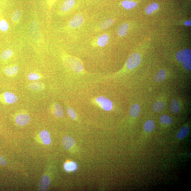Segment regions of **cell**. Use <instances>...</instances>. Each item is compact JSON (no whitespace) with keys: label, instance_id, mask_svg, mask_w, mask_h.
Returning <instances> with one entry per match:
<instances>
[{"label":"cell","instance_id":"6da1fadb","mask_svg":"<svg viewBox=\"0 0 191 191\" xmlns=\"http://www.w3.org/2000/svg\"><path fill=\"white\" fill-rule=\"evenodd\" d=\"M95 102L103 110L110 111L113 108V103L107 97L100 96L95 99Z\"/></svg>","mask_w":191,"mask_h":191},{"label":"cell","instance_id":"7a4b0ae2","mask_svg":"<svg viewBox=\"0 0 191 191\" xmlns=\"http://www.w3.org/2000/svg\"><path fill=\"white\" fill-rule=\"evenodd\" d=\"M141 61V57L140 55L137 53H133L127 59L126 66L129 69H134L140 64Z\"/></svg>","mask_w":191,"mask_h":191},{"label":"cell","instance_id":"3957f363","mask_svg":"<svg viewBox=\"0 0 191 191\" xmlns=\"http://www.w3.org/2000/svg\"><path fill=\"white\" fill-rule=\"evenodd\" d=\"M84 18L82 15L78 14L75 15L71 20L69 23V25L72 28H77L80 27L84 22Z\"/></svg>","mask_w":191,"mask_h":191},{"label":"cell","instance_id":"277c9868","mask_svg":"<svg viewBox=\"0 0 191 191\" xmlns=\"http://www.w3.org/2000/svg\"><path fill=\"white\" fill-rule=\"evenodd\" d=\"M191 51L189 49H185L177 53L176 58L179 62H183L186 59L191 58Z\"/></svg>","mask_w":191,"mask_h":191},{"label":"cell","instance_id":"5b68a950","mask_svg":"<svg viewBox=\"0 0 191 191\" xmlns=\"http://www.w3.org/2000/svg\"><path fill=\"white\" fill-rule=\"evenodd\" d=\"M30 121V117L26 114H19L15 118L16 123L20 126H25L28 124Z\"/></svg>","mask_w":191,"mask_h":191},{"label":"cell","instance_id":"8992f818","mask_svg":"<svg viewBox=\"0 0 191 191\" xmlns=\"http://www.w3.org/2000/svg\"><path fill=\"white\" fill-rule=\"evenodd\" d=\"M50 184V180L47 175H44L42 177L39 185V191H46L49 188Z\"/></svg>","mask_w":191,"mask_h":191},{"label":"cell","instance_id":"52a82bcc","mask_svg":"<svg viewBox=\"0 0 191 191\" xmlns=\"http://www.w3.org/2000/svg\"><path fill=\"white\" fill-rule=\"evenodd\" d=\"M3 97L5 102L7 104H13L17 102L18 100L17 96L11 92H7L4 93Z\"/></svg>","mask_w":191,"mask_h":191},{"label":"cell","instance_id":"ba28073f","mask_svg":"<svg viewBox=\"0 0 191 191\" xmlns=\"http://www.w3.org/2000/svg\"><path fill=\"white\" fill-rule=\"evenodd\" d=\"M63 146L66 150H69L75 144V141L72 137L67 136L64 137L62 140Z\"/></svg>","mask_w":191,"mask_h":191},{"label":"cell","instance_id":"9c48e42d","mask_svg":"<svg viewBox=\"0 0 191 191\" xmlns=\"http://www.w3.org/2000/svg\"><path fill=\"white\" fill-rule=\"evenodd\" d=\"M40 136L44 144L48 145L51 143V138L50 135L47 131L43 130L40 133Z\"/></svg>","mask_w":191,"mask_h":191},{"label":"cell","instance_id":"30bf717a","mask_svg":"<svg viewBox=\"0 0 191 191\" xmlns=\"http://www.w3.org/2000/svg\"><path fill=\"white\" fill-rule=\"evenodd\" d=\"M109 39V35L106 34L101 35L97 39V45L100 47H104L108 43Z\"/></svg>","mask_w":191,"mask_h":191},{"label":"cell","instance_id":"8fae6325","mask_svg":"<svg viewBox=\"0 0 191 191\" xmlns=\"http://www.w3.org/2000/svg\"><path fill=\"white\" fill-rule=\"evenodd\" d=\"M75 4V0H66L62 6V11L63 12L68 11L74 6Z\"/></svg>","mask_w":191,"mask_h":191},{"label":"cell","instance_id":"7c38bea8","mask_svg":"<svg viewBox=\"0 0 191 191\" xmlns=\"http://www.w3.org/2000/svg\"><path fill=\"white\" fill-rule=\"evenodd\" d=\"M140 107L137 104L133 105L130 107L129 113L131 116L133 117H138L140 114Z\"/></svg>","mask_w":191,"mask_h":191},{"label":"cell","instance_id":"4fadbf2b","mask_svg":"<svg viewBox=\"0 0 191 191\" xmlns=\"http://www.w3.org/2000/svg\"><path fill=\"white\" fill-rule=\"evenodd\" d=\"M129 25L127 23H125L119 27L117 30V33L120 37H123L126 35L128 32Z\"/></svg>","mask_w":191,"mask_h":191},{"label":"cell","instance_id":"5bb4252c","mask_svg":"<svg viewBox=\"0 0 191 191\" xmlns=\"http://www.w3.org/2000/svg\"><path fill=\"white\" fill-rule=\"evenodd\" d=\"M73 69L77 73L82 72L83 70V66L81 62L78 59H75L73 63Z\"/></svg>","mask_w":191,"mask_h":191},{"label":"cell","instance_id":"9a60e30c","mask_svg":"<svg viewBox=\"0 0 191 191\" xmlns=\"http://www.w3.org/2000/svg\"><path fill=\"white\" fill-rule=\"evenodd\" d=\"M19 68L17 65L5 68L4 72L8 76H13L17 74Z\"/></svg>","mask_w":191,"mask_h":191},{"label":"cell","instance_id":"2e32d148","mask_svg":"<svg viewBox=\"0 0 191 191\" xmlns=\"http://www.w3.org/2000/svg\"><path fill=\"white\" fill-rule=\"evenodd\" d=\"M170 108L172 112L177 113L180 112V104L176 99H173L170 103Z\"/></svg>","mask_w":191,"mask_h":191},{"label":"cell","instance_id":"e0dca14e","mask_svg":"<svg viewBox=\"0 0 191 191\" xmlns=\"http://www.w3.org/2000/svg\"><path fill=\"white\" fill-rule=\"evenodd\" d=\"M29 87L30 89L34 91H41L44 89V85L40 82H35L29 84Z\"/></svg>","mask_w":191,"mask_h":191},{"label":"cell","instance_id":"ac0fdd59","mask_svg":"<svg viewBox=\"0 0 191 191\" xmlns=\"http://www.w3.org/2000/svg\"><path fill=\"white\" fill-rule=\"evenodd\" d=\"M114 20L112 19H108L103 20L99 25V28L101 29H105L108 28L114 23Z\"/></svg>","mask_w":191,"mask_h":191},{"label":"cell","instance_id":"d6986e66","mask_svg":"<svg viewBox=\"0 0 191 191\" xmlns=\"http://www.w3.org/2000/svg\"><path fill=\"white\" fill-rule=\"evenodd\" d=\"M166 77V71L163 69H162L158 71L155 75L154 80L156 82H162L165 78Z\"/></svg>","mask_w":191,"mask_h":191},{"label":"cell","instance_id":"ffe728a7","mask_svg":"<svg viewBox=\"0 0 191 191\" xmlns=\"http://www.w3.org/2000/svg\"><path fill=\"white\" fill-rule=\"evenodd\" d=\"M77 168V164L74 162H65L64 164V168L67 172L74 171L76 170Z\"/></svg>","mask_w":191,"mask_h":191},{"label":"cell","instance_id":"44dd1931","mask_svg":"<svg viewBox=\"0 0 191 191\" xmlns=\"http://www.w3.org/2000/svg\"><path fill=\"white\" fill-rule=\"evenodd\" d=\"M54 114L58 118H61L63 116L64 112L62 107L59 103H56L54 105Z\"/></svg>","mask_w":191,"mask_h":191},{"label":"cell","instance_id":"7402d4cb","mask_svg":"<svg viewBox=\"0 0 191 191\" xmlns=\"http://www.w3.org/2000/svg\"><path fill=\"white\" fill-rule=\"evenodd\" d=\"M165 107V103L163 101H157L154 103L153 105V109L156 112H160V111L164 110Z\"/></svg>","mask_w":191,"mask_h":191},{"label":"cell","instance_id":"603a6c76","mask_svg":"<svg viewBox=\"0 0 191 191\" xmlns=\"http://www.w3.org/2000/svg\"><path fill=\"white\" fill-rule=\"evenodd\" d=\"M155 127V123L152 120H148L145 123L144 125V129L146 132H150L154 130Z\"/></svg>","mask_w":191,"mask_h":191},{"label":"cell","instance_id":"cb8c5ba5","mask_svg":"<svg viewBox=\"0 0 191 191\" xmlns=\"http://www.w3.org/2000/svg\"><path fill=\"white\" fill-rule=\"evenodd\" d=\"M121 5L124 8L126 9H130L136 6L137 3L130 0H125L121 3Z\"/></svg>","mask_w":191,"mask_h":191},{"label":"cell","instance_id":"d4e9b609","mask_svg":"<svg viewBox=\"0 0 191 191\" xmlns=\"http://www.w3.org/2000/svg\"><path fill=\"white\" fill-rule=\"evenodd\" d=\"M189 129L187 126H184L183 127L177 135V137L179 139H182L186 137L189 134Z\"/></svg>","mask_w":191,"mask_h":191},{"label":"cell","instance_id":"484cf974","mask_svg":"<svg viewBox=\"0 0 191 191\" xmlns=\"http://www.w3.org/2000/svg\"><path fill=\"white\" fill-rule=\"evenodd\" d=\"M159 5L158 4L154 3L150 4L145 9V11L148 14H151L155 11L158 9Z\"/></svg>","mask_w":191,"mask_h":191},{"label":"cell","instance_id":"4316f807","mask_svg":"<svg viewBox=\"0 0 191 191\" xmlns=\"http://www.w3.org/2000/svg\"><path fill=\"white\" fill-rule=\"evenodd\" d=\"M160 121L163 124L168 125L171 124L172 119L168 115H164L160 117Z\"/></svg>","mask_w":191,"mask_h":191},{"label":"cell","instance_id":"83f0119b","mask_svg":"<svg viewBox=\"0 0 191 191\" xmlns=\"http://www.w3.org/2000/svg\"><path fill=\"white\" fill-rule=\"evenodd\" d=\"M13 54V52L11 49H7L4 51L1 55V58L3 60H6L11 57Z\"/></svg>","mask_w":191,"mask_h":191},{"label":"cell","instance_id":"f1b7e54d","mask_svg":"<svg viewBox=\"0 0 191 191\" xmlns=\"http://www.w3.org/2000/svg\"><path fill=\"white\" fill-rule=\"evenodd\" d=\"M40 78V76L38 74L35 73H31L27 76V79L30 81H35Z\"/></svg>","mask_w":191,"mask_h":191},{"label":"cell","instance_id":"f546056e","mask_svg":"<svg viewBox=\"0 0 191 191\" xmlns=\"http://www.w3.org/2000/svg\"><path fill=\"white\" fill-rule=\"evenodd\" d=\"M22 15V12L20 10H17L14 13L12 17V19L14 22H17L20 18Z\"/></svg>","mask_w":191,"mask_h":191},{"label":"cell","instance_id":"4dcf8cb0","mask_svg":"<svg viewBox=\"0 0 191 191\" xmlns=\"http://www.w3.org/2000/svg\"><path fill=\"white\" fill-rule=\"evenodd\" d=\"M9 29V25L8 23L5 20H2L0 22V30L1 31L5 32L8 30Z\"/></svg>","mask_w":191,"mask_h":191},{"label":"cell","instance_id":"1f68e13d","mask_svg":"<svg viewBox=\"0 0 191 191\" xmlns=\"http://www.w3.org/2000/svg\"><path fill=\"white\" fill-rule=\"evenodd\" d=\"M67 113L70 118L73 119H76L77 114L74 109L71 107H69L67 109Z\"/></svg>","mask_w":191,"mask_h":191},{"label":"cell","instance_id":"d6a6232c","mask_svg":"<svg viewBox=\"0 0 191 191\" xmlns=\"http://www.w3.org/2000/svg\"><path fill=\"white\" fill-rule=\"evenodd\" d=\"M183 65L186 70H191V59L189 58L186 59L183 62Z\"/></svg>","mask_w":191,"mask_h":191},{"label":"cell","instance_id":"836d02e7","mask_svg":"<svg viewBox=\"0 0 191 191\" xmlns=\"http://www.w3.org/2000/svg\"><path fill=\"white\" fill-rule=\"evenodd\" d=\"M7 164L5 159L2 156H0V165L5 166Z\"/></svg>","mask_w":191,"mask_h":191},{"label":"cell","instance_id":"e575fe53","mask_svg":"<svg viewBox=\"0 0 191 191\" xmlns=\"http://www.w3.org/2000/svg\"><path fill=\"white\" fill-rule=\"evenodd\" d=\"M184 25L187 26H191V21L189 20L186 21L184 23Z\"/></svg>","mask_w":191,"mask_h":191}]
</instances>
